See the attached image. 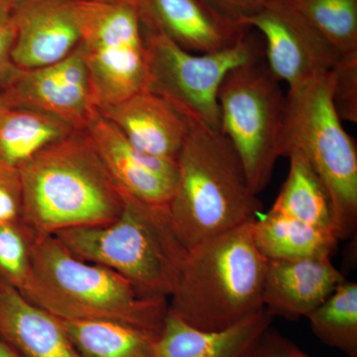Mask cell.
Listing matches in <instances>:
<instances>
[{
	"label": "cell",
	"instance_id": "obj_17",
	"mask_svg": "<svg viewBox=\"0 0 357 357\" xmlns=\"http://www.w3.org/2000/svg\"><path fill=\"white\" fill-rule=\"evenodd\" d=\"M0 340L22 357H82L60 319L1 283Z\"/></svg>",
	"mask_w": 357,
	"mask_h": 357
},
{
	"label": "cell",
	"instance_id": "obj_10",
	"mask_svg": "<svg viewBox=\"0 0 357 357\" xmlns=\"http://www.w3.org/2000/svg\"><path fill=\"white\" fill-rule=\"evenodd\" d=\"M6 107L38 110L84 130L98 112L93 84L79 49L56 64L15 68L0 91Z\"/></svg>",
	"mask_w": 357,
	"mask_h": 357
},
{
	"label": "cell",
	"instance_id": "obj_9",
	"mask_svg": "<svg viewBox=\"0 0 357 357\" xmlns=\"http://www.w3.org/2000/svg\"><path fill=\"white\" fill-rule=\"evenodd\" d=\"M77 49L89 70L98 109L144 91L147 53L144 32L133 6L77 0Z\"/></svg>",
	"mask_w": 357,
	"mask_h": 357
},
{
	"label": "cell",
	"instance_id": "obj_14",
	"mask_svg": "<svg viewBox=\"0 0 357 357\" xmlns=\"http://www.w3.org/2000/svg\"><path fill=\"white\" fill-rule=\"evenodd\" d=\"M143 28L161 33L194 54L215 53L234 46L246 28L227 20L204 0H138Z\"/></svg>",
	"mask_w": 357,
	"mask_h": 357
},
{
	"label": "cell",
	"instance_id": "obj_30",
	"mask_svg": "<svg viewBox=\"0 0 357 357\" xmlns=\"http://www.w3.org/2000/svg\"><path fill=\"white\" fill-rule=\"evenodd\" d=\"M13 40L14 28L10 18L8 15H0V91L15 69L11 60Z\"/></svg>",
	"mask_w": 357,
	"mask_h": 357
},
{
	"label": "cell",
	"instance_id": "obj_8",
	"mask_svg": "<svg viewBox=\"0 0 357 357\" xmlns=\"http://www.w3.org/2000/svg\"><path fill=\"white\" fill-rule=\"evenodd\" d=\"M147 83L144 91L170 102L189 121L220 131L218 91L230 70L261 58L248 35L234 46L208 54L184 50L165 35L144 29Z\"/></svg>",
	"mask_w": 357,
	"mask_h": 357
},
{
	"label": "cell",
	"instance_id": "obj_22",
	"mask_svg": "<svg viewBox=\"0 0 357 357\" xmlns=\"http://www.w3.org/2000/svg\"><path fill=\"white\" fill-rule=\"evenodd\" d=\"M61 323L82 357H157L158 337L135 328L109 321Z\"/></svg>",
	"mask_w": 357,
	"mask_h": 357
},
{
	"label": "cell",
	"instance_id": "obj_16",
	"mask_svg": "<svg viewBox=\"0 0 357 357\" xmlns=\"http://www.w3.org/2000/svg\"><path fill=\"white\" fill-rule=\"evenodd\" d=\"M344 280L330 257L268 260L262 293L265 311L289 321L307 318Z\"/></svg>",
	"mask_w": 357,
	"mask_h": 357
},
{
	"label": "cell",
	"instance_id": "obj_2",
	"mask_svg": "<svg viewBox=\"0 0 357 357\" xmlns=\"http://www.w3.org/2000/svg\"><path fill=\"white\" fill-rule=\"evenodd\" d=\"M23 296L66 321H109L159 337L169 300L143 295L131 282L102 265L70 253L55 236H36Z\"/></svg>",
	"mask_w": 357,
	"mask_h": 357
},
{
	"label": "cell",
	"instance_id": "obj_13",
	"mask_svg": "<svg viewBox=\"0 0 357 357\" xmlns=\"http://www.w3.org/2000/svg\"><path fill=\"white\" fill-rule=\"evenodd\" d=\"M86 131L124 192L150 206L168 208L177 184V163L136 149L98 110Z\"/></svg>",
	"mask_w": 357,
	"mask_h": 357
},
{
	"label": "cell",
	"instance_id": "obj_29",
	"mask_svg": "<svg viewBox=\"0 0 357 357\" xmlns=\"http://www.w3.org/2000/svg\"><path fill=\"white\" fill-rule=\"evenodd\" d=\"M227 20L245 28V22L275 0H204Z\"/></svg>",
	"mask_w": 357,
	"mask_h": 357
},
{
	"label": "cell",
	"instance_id": "obj_26",
	"mask_svg": "<svg viewBox=\"0 0 357 357\" xmlns=\"http://www.w3.org/2000/svg\"><path fill=\"white\" fill-rule=\"evenodd\" d=\"M333 70V102L340 121L357 122V53L340 58Z\"/></svg>",
	"mask_w": 357,
	"mask_h": 357
},
{
	"label": "cell",
	"instance_id": "obj_23",
	"mask_svg": "<svg viewBox=\"0 0 357 357\" xmlns=\"http://www.w3.org/2000/svg\"><path fill=\"white\" fill-rule=\"evenodd\" d=\"M323 344L357 357V284L344 280L307 317Z\"/></svg>",
	"mask_w": 357,
	"mask_h": 357
},
{
	"label": "cell",
	"instance_id": "obj_24",
	"mask_svg": "<svg viewBox=\"0 0 357 357\" xmlns=\"http://www.w3.org/2000/svg\"><path fill=\"white\" fill-rule=\"evenodd\" d=\"M292 1L340 57L357 53V0Z\"/></svg>",
	"mask_w": 357,
	"mask_h": 357
},
{
	"label": "cell",
	"instance_id": "obj_6",
	"mask_svg": "<svg viewBox=\"0 0 357 357\" xmlns=\"http://www.w3.org/2000/svg\"><path fill=\"white\" fill-rule=\"evenodd\" d=\"M333 70L289 86L286 95L285 156L301 152L323 183L337 241L357 227V149L342 128L333 102Z\"/></svg>",
	"mask_w": 357,
	"mask_h": 357
},
{
	"label": "cell",
	"instance_id": "obj_7",
	"mask_svg": "<svg viewBox=\"0 0 357 357\" xmlns=\"http://www.w3.org/2000/svg\"><path fill=\"white\" fill-rule=\"evenodd\" d=\"M280 83L261 57L230 70L218 91L220 132L236 149L256 195L285 156L286 95Z\"/></svg>",
	"mask_w": 357,
	"mask_h": 357
},
{
	"label": "cell",
	"instance_id": "obj_1",
	"mask_svg": "<svg viewBox=\"0 0 357 357\" xmlns=\"http://www.w3.org/2000/svg\"><path fill=\"white\" fill-rule=\"evenodd\" d=\"M20 171L22 222L35 236L107 225L123 210L126 192L86 129L45 148Z\"/></svg>",
	"mask_w": 357,
	"mask_h": 357
},
{
	"label": "cell",
	"instance_id": "obj_34",
	"mask_svg": "<svg viewBox=\"0 0 357 357\" xmlns=\"http://www.w3.org/2000/svg\"><path fill=\"white\" fill-rule=\"evenodd\" d=\"M3 107V102H2L1 98H0V110Z\"/></svg>",
	"mask_w": 357,
	"mask_h": 357
},
{
	"label": "cell",
	"instance_id": "obj_20",
	"mask_svg": "<svg viewBox=\"0 0 357 357\" xmlns=\"http://www.w3.org/2000/svg\"><path fill=\"white\" fill-rule=\"evenodd\" d=\"M75 131L45 112L3 105L0 110V162L21 169L45 148Z\"/></svg>",
	"mask_w": 357,
	"mask_h": 357
},
{
	"label": "cell",
	"instance_id": "obj_11",
	"mask_svg": "<svg viewBox=\"0 0 357 357\" xmlns=\"http://www.w3.org/2000/svg\"><path fill=\"white\" fill-rule=\"evenodd\" d=\"M266 42L265 62L279 82L295 86L330 72L340 56L294 6L292 0H275L245 22Z\"/></svg>",
	"mask_w": 357,
	"mask_h": 357
},
{
	"label": "cell",
	"instance_id": "obj_12",
	"mask_svg": "<svg viewBox=\"0 0 357 357\" xmlns=\"http://www.w3.org/2000/svg\"><path fill=\"white\" fill-rule=\"evenodd\" d=\"M77 0H15L8 13L14 28V67L31 70L56 64L79 43Z\"/></svg>",
	"mask_w": 357,
	"mask_h": 357
},
{
	"label": "cell",
	"instance_id": "obj_4",
	"mask_svg": "<svg viewBox=\"0 0 357 357\" xmlns=\"http://www.w3.org/2000/svg\"><path fill=\"white\" fill-rule=\"evenodd\" d=\"M251 225L188 250L169 312L197 330L220 332L264 311L268 259L256 248Z\"/></svg>",
	"mask_w": 357,
	"mask_h": 357
},
{
	"label": "cell",
	"instance_id": "obj_33",
	"mask_svg": "<svg viewBox=\"0 0 357 357\" xmlns=\"http://www.w3.org/2000/svg\"><path fill=\"white\" fill-rule=\"evenodd\" d=\"M100 1L117 2V3L130 4V6H133L136 8V4H137L138 0H100Z\"/></svg>",
	"mask_w": 357,
	"mask_h": 357
},
{
	"label": "cell",
	"instance_id": "obj_18",
	"mask_svg": "<svg viewBox=\"0 0 357 357\" xmlns=\"http://www.w3.org/2000/svg\"><path fill=\"white\" fill-rule=\"evenodd\" d=\"M272 319L264 310L227 330L204 332L168 311L165 326L157 338V357H241L249 344L271 326Z\"/></svg>",
	"mask_w": 357,
	"mask_h": 357
},
{
	"label": "cell",
	"instance_id": "obj_32",
	"mask_svg": "<svg viewBox=\"0 0 357 357\" xmlns=\"http://www.w3.org/2000/svg\"><path fill=\"white\" fill-rule=\"evenodd\" d=\"M15 0H0V15H8Z\"/></svg>",
	"mask_w": 357,
	"mask_h": 357
},
{
	"label": "cell",
	"instance_id": "obj_19",
	"mask_svg": "<svg viewBox=\"0 0 357 357\" xmlns=\"http://www.w3.org/2000/svg\"><path fill=\"white\" fill-rule=\"evenodd\" d=\"M251 225L256 248L268 260L332 258L337 248L333 232L270 211Z\"/></svg>",
	"mask_w": 357,
	"mask_h": 357
},
{
	"label": "cell",
	"instance_id": "obj_21",
	"mask_svg": "<svg viewBox=\"0 0 357 357\" xmlns=\"http://www.w3.org/2000/svg\"><path fill=\"white\" fill-rule=\"evenodd\" d=\"M287 157V178L270 211L333 234L330 199L323 183L298 150H290Z\"/></svg>",
	"mask_w": 357,
	"mask_h": 357
},
{
	"label": "cell",
	"instance_id": "obj_28",
	"mask_svg": "<svg viewBox=\"0 0 357 357\" xmlns=\"http://www.w3.org/2000/svg\"><path fill=\"white\" fill-rule=\"evenodd\" d=\"M241 357H311L271 326L246 347Z\"/></svg>",
	"mask_w": 357,
	"mask_h": 357
},
{
	"label": "cell",
	"instance_id": "obj_3",
	"mask_svg": "<svg viewBox=\"0 0 357 357\" xmlns=\"http://www.w3.org/2000/svg\"><path fill=\"white\" fill-rule=\"evenodd\" d=\"M189 122L168 211L178 239L191 250L255 222L263 206L229 140L220 131Z\"/></svg>",
	"mask_w": 357,
	"mask_h": 357
},
{
	"label": "cell",
	"instance_id": "obj_31",
	"mask_svg": "<svg viewBox=\"0 0 357 357\" xmlns=\"http://www.w3.org/2000/svg\"><path fill=\"white\" fill-rule=\"evenodd\" d=\"M0 357H22L3 340H0Z\"/></svg>",
	"mask_w": 357,
	"mask_h": 357
},
{
	"label": "cell",
	"instance_id": "obj_5",
	"mask_svg": "<svg viewBox=\"0 0 357 357\" xmlns=\"http://www.w3.org/2000/svg\"><path fill=\"white\" fill-rule=\"evenodd\" d=\"M54 236L76 257L114 270L149 298L169 300L188 255L168 208L150 206L128 192L114 222Z\"/></svg>",
	"mask_w": 357,
	"mask_h": 357
},
{
	"label": "cell",
	"instance_id": "obj_27",
	"mask_svg": "<svg viewBox=\"0 0 357 357\" xmlns=\"http://www.w3.org/2000/svg\"><path fill=\"white\" fill-rule=\"evenodd\" d=\"M23 185L20 169L0 162V223L22 222Z\"/></svg>",
	"mask_w": 357,
	"mask_h": 357
},
{
	"label": "cell",
	"instance_id": "obj_25",
	"mask_svg": "<svg viewBox=\"0 0 357 357\" xmlns=\"http://www.w3.org/2000/svg\"><path fill=\"white\" fill-rule=\"evenodd\" d=\"M34 234L22 222L0 223V283L21 291L32 270Z\"/></svg>",
	"mask_w": 357,
	"mask_h": 357
},
{
	"label": "cell",
	"instance_id": "obj_15",
	"mask_svg": "<svg viewBox=\"0 0 357 357\" xmlns=\"http://www.w3.org/2000/svg\"><path fill=\"white\" fill-rule=\"evenodd\" d=\"M98 112L136 149L177 163L190 122L161 96L142 91Z\"/></svg>",
	"mask_w": 357,
	"mask_h": 357
}]
</instances>
